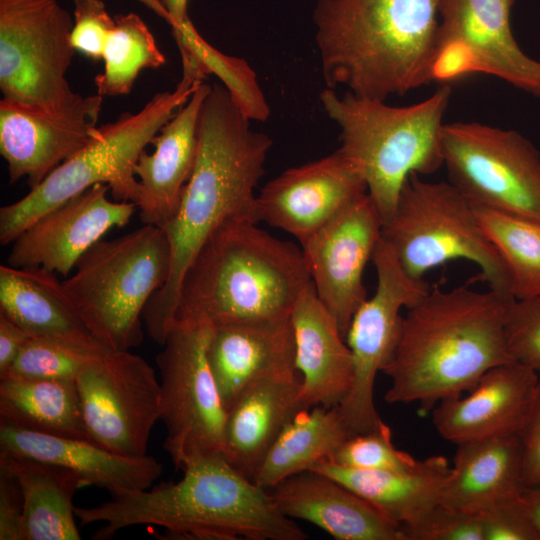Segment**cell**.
I'll use <instances>...</instances> for the list:
<instances>
[{
	"label": "cell",
	"instance_id": "74e56055",
	"mask_svg": "<svg viewBox=\"0 0 540 540\" xmlns=\"http://www.w3.org/2000/svg\"><path fill=\"white\" fill-rule=\"evenodd\" d=\"M504 334L511 359L540 371V295L514 299L507 310Z\"/></svg>",
	"mask_w": 540,
	"mask_h": 540
},
{
	"label": "cell",
	"instance_id": "cb8c5ba5",
	"mask_svg": "<svg viewBox=\"0 0 540 540\" xmlns=\"http://www.w3.org/2000/svg\"><path fill=\"white\" fill-rule=\"evenodd\" d=\"M290 318L303 407L339 406L352 384V355L336 320L318 298L313 283L297 299Z\"/></svg>",
	"mask_w": 540,
	"mask_h": 540
},
{
	"label": "cell",
	"instance_id": "ba28073f",
	"mask_svg": "<svg viewBox=\"0 0 540 540\" xmlns=\"http://www.w3.org/2000/svg\"><path fill=\"white\" fill-rule=\"evenodd\" d=\"M170 268L164 229L144 224L98 241L62 285L89 333L111 350L126 351L141 344L144 309L166 283Z\"/></svg>",
	"mask_w": 540,
	"mask_h": 540
},
{
	"label": "cell",
	"instance_id": "1f68e13d",
	"mask_svg": "<svg viewBox=\"0 0 540 540\" xmlns=\"http://www.w3.org/2000/svg\"><path fill=\"white\" fill-rule=\"evenodd\" d=\"M353 435L338 406L299 410L274 441L253 481L269 490L282 480L311 470Z\"/></svg>",
	"mask_w": 540,
	"mask_h": 540
},
{
	"label": "cell",
	"instance_id": "484cf974",
	"mask_svg": "<svg viewBox=\"0 0 540 540\" xmlns=\"http://www.w3.org/2000/svg\"><path fill=\"white\" fill-rule=\"evenodd\" d=\"M301 409L305 408L298 373L250 383L226 410L224 456L253 480L274 441Z\"/></svg>",
	"mask_w": 540,
	"mask_h": 540
},
{
	"label": "cell",
	"instance_id": "bcb514c9",
	"mask_svg": "<svg viewBox=\"0 0 540 540\" xmlns=\"http://www.w3.org/2000/svg\"><path fill=\"white\" fill-rule=\"evenodd\" d=\"M170 16V26L173 30L178 29L189 19L187 13L188 0H160Z\"/></svg>",
	"mask_w": 540,
	"mask_h": 540
},
{
	"label": "cell",
	"instance_id": "e0dca14e",
	"mask_svg": "<svg viewBox=\"0 0 540 540\" xmlns=\"http://www.w3.org/2000/svg\"><path fill=\"white\" fill-rule=\"evenodd\" d=\"M365 193L363 176L338 148L267 182L256 195V215L302 244Z\"/></svg>",
	"mask_w": 540,
	"mask_h": 540
},
{
	"label": "cell",
	"instance_id": "ee69618b",
	"mask_svg": "<svg viewBox=\"0 0 540 540\" xmlns=\"http://www.w3.org/2000/svg\"><path fill=\"white\" fill-rule=\"evenodd\" d=\"M29 338L21 327L0 313V376L8 371Z\"/></svg>",
	"mask_w": 540,
	"mask_h": 540
},
{
	"label": "cell",
	"instance_id": "603a6c76",
	"mask_svg": "<svg viewBox=\"0 0 540 540\" xmlns=\"http://www.w3.org/2000/svg\"><path fill=\"white\" fill-rule=\"evenodd\" d=\"M211 85L199 84L190 99L153 139L154 151H143L134 173L139 182L136 206L143 224L165 228L177 214L198 150V122Z\"/></svg>",
	"mask_w": 540,
	"mask_h": 540
},
{
	"label": "cell",
	"instance_id": "4dcf8cb0",
	"mask_svg": "<svg viewBox=\"0 0 540 540\" xmlns=\"http://www.w3.org/2000/svg\"><path fill=\"white\" fill-rule=\"evenodd\" d=\"M0 423L89 440L75 380L1 377Z\"/></svg>",
	"mask_w": 540,
	"mask_h": 540
},
{
	"label": "cell",
	"instance_id": "f6af8a7d",
	"mask_svg": "<svg viewBox=\"0 0 540 540\" xmlns=\"http://www.w3.org/2000/svg\"><path fill=\"white\" fill-rule=\"evenodd\" d=\"M521 496L540 540V485L524 486L521 490Z\"/></svg>",
	"mask_w": 540,
	"mask_h": 540
},
{
	"label": "cell",
	"instance_id": "ab89813d",
	"mask_svg": "<svg viewBox=\"0 0 540 540\" xmlns=\"http://www.w3.org/2000/svg\"><path fill=\"white\" fill-rule=\"evenodd\" d=\"M477 514L483 540H539L521 491L490 504Z\"/></svg>",
	"mask_w": 540,
	"mask_h": 540
},
{
	"label": "cell",
	"instance_id": "8992f818",
	"mask_svg": "<svg viewBox=\"0 0 540 540\" xmlns=\"http://www.w3.org/2000/svg\"><path fill=\"white\" fill-rule=\"evenodd\" d=\"M450 96L449 84L408 106L349 91L339 96L329 88L320 93L324 111L340 128L339 149L363 176L383 225L411 174L429 175L443 166L441 137Z\"/></svg>",
	"mask_w": 540,
	"mask_h": 540
},
{
	"label": "cell",
	"instance_id": "30bf717a",
	"mask_svg": "<svg viewBox=\"0 0 540 540\" xmlns=\"http://www.w3.org/2000/svg\"><path fill=\"white\" fill-rule=\"evenodd\" d=\"M73 24L57 0H0L3 99L51 116L73 113L88 101L66 78L76 52Z\"/></svg>",
	"mask_w": 540,
	"mask_h": 540
},
{
	"label": "cell",
	"instance_id": "60d3db41",
	"mask_svg": "<svg viewBox=\"0 0 540 540\" xmlns=\"http://www.w3.org/2000/svg\"><path fill=\"white\" fill-rule=\"evenodd\" d=\"M74 24L71 44L75 51L93 59H102L107 40L116 26L102 0H73Z\"/></svg>",
	"mask_w": 540,
	"mask_h": 540
},
{
	"label": "cell",
	"instance_id": "4fadbf2b",
	"mask_svg": "<svg viewBox=\"0 0 540 540\" xmlns=\"http://www.w3.org/2000/svg\"><path fill=\"white\" fill-rule=\"evenodd\" d=\"M377 287L356 310L346 342L352 355L353 379L338 409L352 434L378 426L380 418L374 403L376 376L390 360L399 340L403 308L418 302L430 289L424 279L408 275L390 244L381 237L372 256Z\"/></svg>",
	"mask_w": 540,
	"mask_h": 540
},
{
	"label": "cell",
	"instance_id": "d6a6232c",
	"mask_svg": "<svg viewBox=\"0 0 540 540\" xmlns=\"http://www.w3.org/2000/svg\"><path fill=\"white\" fill-rule=\"evenodd\" d=\"M474 205V204H473ZM478 220L500 254L515 299L540 295V219L474 205Z\"/></svg>",
	"mask_w": 540,
	"mask_h": 540
},
{
	"label": "cell",
	"instance_id": "e575fe53",
	"mask_svg": "<svg viewBox=\"0 0 540 540\" xmlns=\"http://www.w3.org/2000/svg\"><path fill=\"white\" fill-rule=\"evenodd\" d=\"M116 26L104 48V70L95 77L96 93L128 94L143 69H157L166 62L154 35L140 16L131 12L114 17Z\"/></svg>",
	"mask_w": 540,
	"mask_h": 540
},
{
	"label": "cell",
	"instance_id": "8fae6325",
	"mask_svg": "<svg viewBox=\"0 0 540 540\" xmlns=\"http://www.w3.org/2000/svg\"><path fill=\"white\" fill-rule=\"evenodd\" d=\"M441 145L448 182L474 205L540 219V153L522 134L452 122Z\"/></svg>",
	"mask_w": 540,
	"mask_h": 540
},
{
	"label": "cell",
	"instance_id": "7402d4cb",
	"mask_svg": "<svg viewBox=\"0 0 540 540\" xmlns=\"http://www.w3.org/2000/svg\"><path fill=\"white\" fill-rule=\"evenodd\" d=\"M288 518L314 524L338 540H405L403 528L352 489L307 470L268 490Z\"/></svg>",
	"mask_w": 540,
	"mask_h": 540
},
{
	"label": "cell",
	"instance_id": "9c48e42d",
	"mask_svg": "<svg viewBox=\"0 0 540 540\" xmlns=\"http://www.w3.org/2000/svg\"><path fill=\"white\" fill-rule=\"evenodd\" d=\"M382 237L413 278L424 279L433 268L463 259L477 265L490 289L513 297L507 268L473 203L450 182L411 174L392 218L383 225Z\"/></svg>",
	"mask_w": 540,
	"mask_h": 540
},
{
	"label": "cell",
	"instance_id": "44dd1931",
	"mask_svg": "<svg viewBox=\"0 0 540 540\" xmlns=\"http://www.w3.org/2000/svg\"><path fill=\"white\" fill-rule=\"evenodd\" d=\"M207 359L227 410L250 383L298 373L290 316L212 327Z\"/></svg>",
	"mask_w": 540,
	"mask_h": 540
},
{
	"label": "cell",
	"instance_id": "5bb4252c",
	"mask_svg": "<svg viewBox=\"0 0 540 540\" xmlns=\"http://www.w3.org/2000/svg\"><path fill=\"white\" fill-rule=\"evenodd\" d=\"M514 0H440L431 80L441 85L473 73L498 77L540 96V61L514 38Z\"/></svg>",
	"mask_w": 540,
	"mask_h": 540
},
{
	"label": "cell",
	"instance_id": "b9f144b4",
	"mask_svg": "<svg viewBox=\"0 0 540 540\" xmlns=\"http://www.w3.org/2000/svg\"><path fill=\"white\" fill-rule=\"evenodd\" d=\"M24 495L10 467L0 460V540H21Z\"/></svg>",
	"mask_w": 540,
	"mask_h": 540
},
{
	"label": "cell",
	"instance_id": "52a82bcc",
	"mask_svg": "<svg viewBox=\"0 0 540 540\" xmlns=\"http://www.w3.org/2000/svg\"><path fill=\"white\" fill-rule=\"evenodd\" d=\"M204 79L182 68L171 91L155 94L136 113H123L98 129L84 148L55 168L18 201L0 208V244H11L38 217L96 184H106L118 201L136 203L134 167L160 129L190 99Z\"/></svg>",
	"mask_w": 540,
	"mask_h": 540
},
{
	"label": "cell",
	"instance_id": "7c38bea8",
	"mask_svg": "<svg viewBox=\"0 0 540 540\" xmlns=\"http://www.w3.org/2000/svg\"><path fill=\"white\" fill-rule=\"evenodd\" d=\"M211 329L176 319L156 356L164 449L179 469L191 457L223 453L226 410L207 359Z\"/></svg>",
	"mask_w": 540,
	"mask_h": 540
},
{
	"label": "cell",
	"instance_id": "5b68a950",
	"mask_svg": "<svg viewBox=\"0 0 540 540\" xmlns=\"http://www.w3.org/2000/svg\"><path fill=\"white\" fill-rule=\"evenodd\" d=\"M234 220L217 229L185 272L176 319L211 327L290 316L312 283L302 249Z\"/></svg>",
	"mask_w": 540,
	"mask_h": 540
},
{
	"label": "cell",
	"instance_id": "d590c367",
	"mask_svg": "<svg viewBox=\"0 0 540 540\" xmlns=\"http://www.w3.org/2000/svg\"><path fill=\"white\" fill-rule=\"evenodd\" d=\"M110 350L93 336L79 339L30 337L0 378L75 380L83 368Z\"/></svg>",
	"mask_w": 540,
	"mask_h": 540
},
{
	"label": "cell",
	"instance_id": "9a60e30c",
	"mask_svg": "<svg viewBox=\"0 0 540 540\" xmlns=\"http://www.w3.org/2000/svg\"><path fill=\"white\" fill-rule=\"evenodd\" d=\"M87 437L126 457H143L161 420L160 381L141 356L110 350L75 379Z\"/></svg>",
	"mask_w": 540,
	"mask_h": 540
},
{
	"label": "cell",
	"instance_id": "7dc6e473",
	"mask_svg": "<svg viewBox=\"0 0 540 540\" xmlns=\"http://www.w3.org/2000/svg\"><path fill=\"white\" fill-rule=\"evenodd\" d=\"M142 4H144L147 8L152 10L156 15L164 19L167 23H170V16L165 9V7L162 5L160 0H139Z\"/></svg>",
	"mask_w": 540,
	"mask_h": 540
},
{
	"label": "cell",
	"instance_id": "f35d334b",
	"mask_svg": "<svg viewBox=\"0 0 540 540\" xmlns=\"http://www.w3.org/2000/svg\"><path fill=\"white\" fill-rule=\"evenodd\" d=\"M405 540H483L477 513L437 504L417 523L403 528Z\"/></svg>",
	"mask_w": 540,
	"mask_h": 540
},
{
	"label": "cell",
	"instance_id": "ffe728a7",
	"mask_svg": "<svg viewBox=\"0 0 540 540\" xmlns=\"http://www.w3.org/2000/svg\"><path fill=\"white\" fill-rule=\"evenodd\" d=\"M539 383L537 372L515 361L492 367L467 396L440 401L432 411L439 435L454 444L519 434Z\"/></svg>",
	"mask_w": 540,
	"mask_h": 540
},
{
	"label": "cell",
	"instance_id": "d4e9b609",
	"mask_svg": "<svg viewBox=\"0 0 540 540\" xmlns=\"http://www.w3.org/2000/svg\"><path fill=\"white\" fill-rule=\"evenodd\" d=\"M0 453L44 461L113 494L150 488L163 472L153 456L126 457L79 438L47 435L0 423Z\"/></svg>",
	"mask_w": 540,
	"mask_h": 540
},
{
	"label": "cell",
	"instance_id": "83f0119b",
	"mask_svg": "<svg viewBox=\"0 0 540 540\" xmlns=\"http://www.w3.org/2000/svg\"><path fill=\"white\" fill-rule=\"evenodd\" d=\"M311 470L341 482L404 528L420 521L440 503L451 466L445 457L437 455L409 471L361 470L327 460Z\"/></svg>",
	"mask_w": 540,
	"mask_h": 540
},
{
	"label": "cell",
	"instance_id": "4316f807",
	"mask_svg": "<svg viewBox=\"0 0 540 540\" xmlns=\"http://www.w3.org/2000/svg\"><path fill=\"white\" fill-rule=\"evenodd\" d=\"M453 466L440 502L478 513L524 487L523 451L519 434L457 444Z\"/></svg>",
	"mask_w": 540,
	"mask_h": 540
},
{
	"label": "cell",
	"instance_id": "ac0fdd59",
	"mask_svg": "<svg viewBox=\"0 0 540 540\" xmlns=\"http://www.w3.org/2000/svg\"><path fill=\"white\" fill-rule=\"evenodd\" d=\"M96 184L38 217L11 243L7 264L68 275L79 259L113 228L127 225L137 206L112 201Z\"/></svg>",
	"mask_w": 540,
	"mask_h": 540
},
{
	"label": "cell",
	"instance_id": "d6986e66",
	"mask_svg": "<svg viewBox=\"0 0 540 540\" xmlns=\"http://www.w3.org/2000/svg\"><path fill=\"white\" fill-rule=\"evenodd\" d=\"M102 103L96 93L75 112L51 116L2 98L0 153L10 183L26 178L32 189L84 148L98 133Z\"/></svg>",
	"mask_w": 540,
	"mask_h": 540
},
{
	"label": "cell",
	"instance_id": "6da1fadb",
	"mask_svg": "<svg viewBox=\"0 0 540 540\" xmlns=\"http://www.w3.org/2000/svg\"><path fill=\"white\" fill-rule=\"evenodd\" d=\"M273 140L255 131L222 83L206 95L198 122V150L175 217L163 228L171 248L164 286L148 301L143 322L163 345L176 321L183 276L208 240L234 220L259 222L254 190L265 172Z\"/></svg>",
	"mask_w": 540,
	"mask_h": 540
},
{
	"label": "cell",
	"instance_id": "2e32d148",
	"mask_svg": "<svg viewBox=\"0 0 540 540\" xmlns=\"http://www.w3.org/2000/svg\"><path fill=\"white\" fill-rule=\"evenodd\" d=\"M382 228L379 211L365 193L301 244L316 294L345 339L353 315L368 298L363 272Z\"/></svg>",
	"mask_w": 540,
	"mask_h": 540
},
{
	"label": "cell",
	"instance_id": "7a4b0ae2",
	"mask_svg": "<svg viewBox=\"0 0 540 540\" xmlns=\"http://www.w3.org/2000/svg\"><path fill=\"white\" fill-rule=\"evenodd\" d=\"M177 482L122 490L97 506L75 507L81 526L105 524L94 540L111 539L136 525L165 528L163 539L303 540L306 533L283 515L268 490L233 467L222 452L198 455L181 468Z\"/></svg>",
	"mask_w": 540,
	"mask_h": 540
},
{
	"label": "cell",
	"instance_id": "f1b7e54d",
	"mask_svg": "<svg viewBox=\"0 0 540 540\" xmlns=\"http://www.w3.org/2000/svg\"><path fill=\"white\" fill-rule=\"evenodd\" d=\"M0 313L30 337L92 336L55 272L42 267L0 266Z\"/></svg>",
	"mask_w": 540,
	"mask_h": 540
},
{
	"label": "cell",
	"instance_id": "836d02e7",
	"mask_svg": "<svg viewBox=\"0 0 540 540\" xmlns=\"http://www.w3.org/2000/svg\"><path fill=\"white\" fill-rule=\"evenodd\" d=\"M172 33L182 65L194 67L205 77L210 74L217 76L250 121H266L269 118L270 107L259 87L256 73L246 60L226 55L209 44L190 19Z\"/></svg>",
	"mask_w": 540,
	"mask_h": 540
},
{
	"label": "cell",
	"instance_id": "277c9868",
	"mask_svg": "<svg viewBox=\"0 0 540 540\" xmlns=\"http://www.w3.org/2000/svg\"><path fill=\"white\" fill-rule=\"evenodd\" d=\"M440 0H316L326 88L386 101L431 81Z\"/></svg>",
	"mask_w": 540,
	"mask_h": 540
},
{
	"label": "cell",
	"instance_id": "f546056e",
	"mask_svg": "<svg viewBox=\"0 0 540 540\" xmlns=\"http://www.w3.org/2000/svg\"><path fill=\"white\" fill-rule=\"evenodd\" d=\"M24 495L21 540H79L73 497L88 486L75 472L44 461L0 453Z\"/></svg>",
	"mask_w": 540,
	"mask_h": 540
},
{
	"label": "cell",
	"instance_id": "8d00e7d4",
	"mask_svg": "<svg viewBox=\"0 0 540 540\" xmlns=\"http://www.w3.org/2000/svg\"><path fill=\"white\" fill-rule=\"evenodd\" d=\"M326 460L342 467L375 471H409L421 463L394 446L391 429L383 421L372 430L349 436Z\"/></svg>",
	"mask_w": 540,
	"mask_h": 540
},
{
	"label": "cell",
	"instance_id": "3957f363",
	"mask_svg": "<svg viewBox=\"0 0 540 540\" xmlns=\"http://www.w3.org/2000/svg\"><path fill=\"white\" fill-rule=\"evenodd\" d=\"M514 299L490 288L430 287L406 309L398 343L382 370L390 379L386 402H417L426 412L472 390L492 367L513 361L504 324Z\"/></svg>",
	"mask_w": 540,
	"mask_h": 540
},
{
	"label": "cell",
	"instance_id": "7bdbcfd3",
	"mask_svg": "<svg viewBox=\"0 0 540 540\" xmlns=\"http://www.w3.org/2000/svg\"><path fill=\"white\" fill-rule=\"evenodd\" d=\"M519 436L523 451L524 486H538L540 485V380Z\"/></svg>",
	"mask_w": 540,
	"mask_h": 540
}]
</instances>
